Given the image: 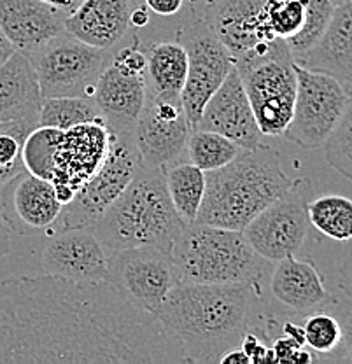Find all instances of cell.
Here are the masks:
<instances>
[{
    "label": "cell",
    "mask_w": 352,
    "mask_h": 364,
    "mask_svg": "<svg viewBox=\"0 0 352 364\" xmlns=\"http://www.w3.org/2000/svg\"><path fill=\"white\" fill-rule=\"evenodd\" d=\"M166 364L183 350L107 280L21 275L0 282V364Z\"/></svg>",
    "instance_id": "1"
},
{
    "label": "cell",
    "mask_w": 352,
    "mask_h": 364,
    "mask_svg": "<svg viewBox=\"0 0 352 364\" xmlns=\"http://www.w3.org/2000/svg\"><path fill=\"white\" fill-rule=\"evenodd\" d=\"M255 294V282H179L154 317L179 345L184 363H219L249 333Z\"/></svg>",
    "instance_id": "2"
},
{
    "label": "cell",
    "mask_w": 352,
    "mask_h": 364,
    "mask_svg": "<svg viewBox=\"0 0 352 364\" xmlns=\"http://www.w3.org/2000/svg\"><path fill=\"white\" fill-rule=\"evenodd\" d=\"M298 182L284 172L270 147L242 149L228 165L206 172V195L195 223L242 231Z\"/></svg>",
    "instance_id": "3"
},
{
    "label": "cell",
    "mask_w": 352,
    "mask_h": 364,
    "mask_svg": "<svg viewBox=\"0 0 352 364\" xmlns=\"http://www.w3.org/2000/svg\"><path fill=\"white\" fill-rule=\"evenodd\" d=\"M186 223L174 208L161 170L139 168L117 200L90 228L109 252L156 247L170 252Z\"/></svg>",
    "instance_id": "4"
},
{
    "label": "cell",
    "mask_w": 352,
    "mask_h": 364,
    "mask_svg": "<svg viewBox=\"0 0 352 364\" xmlns=\"http://www.w3.org/2000/svg\"><path fill=\"white\" fill-rule=\"evenodd\" d=\"M170 254L181 282H256L263 272V257L256 254L242 231L228 228L186 225Z\"/></svg>",
    "instance_id": "5"
},
{
    "label": "cell",
    "mask_w": 352,
    "mask_h": 364,
    "mask_svg": "<svg viewBox=\"0 0 352 364\" xmlns=\"http://www.w3.org/2000/svg\"><path fill=\"white\" fill-rule=\"evenodd\" d=\"M261 134L284 135L293 116L297 97V72L286 41L277 39L267 53L235 63Z\"/></svg>",
    "instance_id": "6"
},
{
    "label": "cell",
    "mask_w": 352,
    "mask_h": 364,
    "mask_svg": "<svg viewBox=\"0 0 352 364\" xmlns=\"http://www.w3.org/2000/svg\"><path fill=\"white\" fill-rule=\"evenodd\" d=\"M141 168L134 135H112L111 151L104 165L75 191L69 202L62 205L58 219L49 233L63 230H81L95 226L98 219L127 189Z\"/></svg>",
    "instance_id": "7"
},
{
    "label": "cell",
    "mask_w": 352,
    "mask_h": 364,
    "mask_svg": "<svg viewBox=\"0 0 352 364\" xmlns=\"http://www.w3.org/2000/svg\"><path fill=\"white\" fill-rule=\"evenodd\" d=\"M146 67V51L134 37L109 60L95 85L92 98L112 135H134L147 95Z\"/></svg>",
    "instance_id": "8"
},
{
    "label": "cell",
    "mask_w": 352,
    "mask_h": 364,
    "mask_svg": "<svg viewBox=\"0 0 352 364\" xmlns=\"http://www.w3.org/2000/svg\"><path fill=\"white\" fill-rule=\"evenodd\" d=\"M28 58L36 68L43 98L92 97L109 62L107 49L93 48L69 32L53 39Z\"/></svg>",
    "instance_id": "9"
},
{
    "label": "cell",
    "mask_w": 352,
    "mask_h": 364,
    "mask_svg": "<svg viewBox=\"0 0 352 364\" xmlns=\"http://www.w3.org/2000/svg\"><path fill=\"white\" fill-rule=\"evenodd\" d=\"M294 72L297 97L284 136L304 149H316L326 142L338 123L351 93L342 82L324 72L310 70L297 62Z\"/></svg>",
    "instance_id": "10"
},
{
    "label": "cell",
    "mask_w": 352,
    "mask_h": 364,
    "mask_svg": "<svg viewBox=\"0 0 352 364\" xmlns=\"http://www.w3.org/2000/svg\"><path fill=\"white\" fill-rule=\"evenodd\" d=\"M107 282L132 305L156 314L170 291L181 282L172 254L156 247L109 252Z\"/></svg>",
    "instance_id": "11"
},
{
    "label": "cell",
    "mask_w": 352,
    "mask_h": 364,
    "mask_svg": "<svg viewBox=\"0 0 352 364\" xmlns=\"http://www.w3.org/2000/svg\"><path fill=\"white\" fill-rule=\"evenodd\" d=\"M188 53V74L181 91V105L189 127L198 123L203 107L233 68V60L203 18H196L181 33Z\"/></svg>",
    "instance_id": "12"
},
{
    "label": "cell",
    "mask_w": 352,
    "mask_h": 364,
    "mask_svg": "<svg viewBox=\"0 0 352 364\" xmlns=\"http://www.w3.org/2000/svg\"><path fill=\"white\" fill-rule=\"evenodd\" d=\"M191 127L181 100L164 98L147 91L146 102L134 130L141 168L161 170L181 161L186 154Z\"/></svg>",
    "instance_id": "13"
},
{
    "label": "cell",
    "mask_w": 352,
    "mask_h": 364,
    "mask_svg": "<svg viewBox=\"0 0 352 364\" xmlns=\"http://www.w3.org/2000/svg\"><path fill=\"white\" fill-rule=\"evenodd\" d=\"M112 134L102 119L62 130L53 163L51 184L60 202H69L79 188L104 165Z\"/></svg>",
    "instance_id": "14"
},
{
    "label": "cell",
    "mask_w": 352,
    "mask_h": 364,
    "mask_svg": "<svg viewBox=\"0 0 352 364\" xmlns=\"http://www.w3.org/2000/svg\"><path fill=\"white\" fill-rule=\"evenodd\" d=\"M267 0H218L207 7L203 20L235 63L247 62L270 49L277 37L265 16Z\"/></svg>",
    "instance_id": "15"
},
{
    "label": "cell",
    "mask_w": 352,
    "mask_h": 364,
    "mask_svg": "<svg viewBox=\"0 0 352 364\" xmlns=\"http://www.w3.org/2000/svg\"><path fill=\"white\" fill-rule=\"evenodd\" d=\"M298 184L261 210L242 230L245 240L263 259L277 263L284 257L294 256L304 245L309 231V218L304 198L294 193Z\"/></svg>",
    "instance_id": "16"
},
{
    "label": "cell",
    "mask_w": 352,
    "mask_h": 364,
    "mask_svg": "<svg viewBox=\"0 0 352 364\" xmlns=\"http://www.w3.org/2000/svg\"><path fill=\"white\" fill-rule=\"evenodd\" d=\"M48 237L41 256L44 273L74 282L107 280L109 254L92 230H63Z\"/></svg>",
    "instance_id": "17"
},
{
    "label": "cell",
    "mask_w": 352,
    "mask_h": 364,
    "mask_svg": "<svg viewBox=\"0 0 352 364\" xmlns=\"http://www.w3.org/2000/svg\"><path fill=\"white\" fill-rule=\"evenodd\" d=\"M51 181L21 172L0 186V207L13 233L49 231L62 212Z\"/></svg>",
    "instance_id": "18"
},
{
    "label": "cell",
    "mask_w": 352,
    "mask_h": 364,
    "mask_svg": "<svg viewBox=\"0 0 352 364\" xmlns=\"http://www.w3.org/2000/svg\"><path fill=\"white\" fill-rule=\"evenodd\" d=\"M195 128L225 135L242 149H255L263 144L265 135L261 134L237 68L230 70L223 85L209 98Z\"/></svg>",
    "instance_id": "19"
},
{
    "label": "cell",
    "mask_w": 352,
    "mask_h": 364,
    "mask_svg": "<svg viewBox=\"0 0 352 364\" xmlns=\"http://www.w3.org/2000/svg\"><path fill=\"white\" fill-rule=\"evenodd\" d=\"M65 18L44 0H0V30L14 51L26 56L65 33Z\"/></svg>",
    "instance_id": "20"
},
{
    "label": "cell",
    "mask_w": 352,
    "mask_h": 364,
    "mask_svg": "<svg viewBox=\"0 0 352 364\" xmlns=\"http://www.w3.org/2000/svg\"><path fill=\"white\" fill-rule=\"evenodd\" d=\"M270 289L281 305L297 314L328 310L335 301L324 287V280L314 263L287 256L277 261L272 273Z\"/></svg>",
    "instance_id": "21"
},
{
    "label": "cell",
    "mask_w": 352,
    "mask_h": 364,
    "mask_svg": "<svg viewBox=\"0 0 352 364\" xmlns=\"http://www.w3.org/2000/svg\"><path fill=\"white\" fill-rule=\"evenodd\" d=\"M130 0H81L65 18V30L75 39L100 49H111L127 36Z\"/></svg>",
    "instance_id": "22"
},
{
    "label": "cell",
    "mask_w": 352,
    "mask_h": 364,
    "mask_svg": "<svg viewBox=\"0 0 352 364\" xmlns=\"http://www.w3.org/2000/svg\"><path fill=\"white\" fill-rule=\"evenodd\" d=\"M297 63L331 75L352 93V0L335 7L324 36Z\"/></svg>",
    "instance_id": "23"
},
{
    "label": "cell",
    "mask_w": 352,
    "mask_h": 364,
    "mask_svg": "<svg viewBox=\"0 0 352 364\" xmlns=\"http://www.w3.org/2000/svg\"><path fill=\"white\" fill-rule=\"evenodd\" d=\"M36 68L23 53L14 51L0 65V123L2 121H36L43 105Z\"/></svg>",
    "instance_id": "24"
},
{
    "label": "cell",
    "mask_w": 352,
    "mask_h": 364,
    "mask_svg": "<svg viewBox=\"0 0 352 364\" xmlns=\"http://www.w3.org/2000/svg\"><path fill=\"white\" fill-rule=\"evenodd\" d=\"M147 91L181 100L188 74V53L181 43H158L146 49Z\"/></svg>",
    "instance_id": "25"
},
{
    "label": "cell",
    "mask_w": 352,
    "mask_h": 364,
    "mask_svg": "<svg viewBox=\"0 0 352 364\" xmlns=\"http://www.w3.org/2000/svg\"><path fill=\"white\" fill-rule=\"evenodd\" d=\"M164 176L174 208L186 225H193L206 195V172L189 161H177L165 168Z\"/></svg>",
    "instance_id": "26"
},
{
    "label": "cell",
    "mask_w": 352,
    "mask_h": 364,
    "mask_svg": "<svg viewBox=\"0 0 352 364\" xmlns=\"http://www.w3.org/2000/svg\"><path fill=\"white\" fill-rule=\"evenodd\" d=\"M309 225L336 242L352 240V200L342 195H321L305 203Z\"/></svg>",
    "instance_id": "27"
},
{
    "label": "cell",
    "mask_w": 352,
    "mask_h": 364,
    "mask_svg": "<svg viewBox=\"0 0 352 364\" xmlns=\"http://www.w3.org/2000/svg\"><path fill=\"white\" fill-rule=\"evenodd\" d=\"M240 151L242 147L233 140L226 139L225 135L193 128L188 139L186 156L189 163L202 168L203 172H210V170H218L228 165L232 159L238 156Z\"/></svg>",
    "instance_id": "28"
},
{
    "label": "cell",
    "mask_w": 352,
    "mask_h": 364,
    "mask_svg": "<svg viewBox=\"0 0 352 364\" xmlns=\"http://www.w3.org/2000/svg\"><path fill=\"white\" fill-rule=\"evenodd\" d=\"M98 119H102V116L92 97L44 98L39 112V127L56 130H69L78 124Z\"/></svg>",
    "instance_id": "29"
},
{
    "label": "cell",
    "mask_w": 352,
    "mask_h": 364,
    "mask_svg": "<svg viewBox=\"0 0 352 364\" xmlns=\"http://www.w3.org/2000/svg\"><path fill=\"white\" fill-rule=\"evenodd\" d=\"M36 121H2L0 123V186L25 172L23 147Z\"/></svg>",
    "instance_id": "30"
},
{
    "label": "cell",
    "mask_w": 352,
    "mask_h": 364,
    "mask_svg": "<svg viewBox=\"0 0 352 364\" xmlns=\"http://www.w3.org/2000/svg\"><path fill=\"white\" fill-rule=\"evenodd\" d=\"M333 11H335V6L329 0H306L302 28L286 41L294 62L319 43L321 37L326 32L329 21H331Z\"/></svg>",
    "instance_id": "31"
},
{
    "label": "cell",
    "mask_w": 352,
    "mask_h": 364,
    "mask_svg": "<svg viewBox=\"0 0 352 364\" xmlns=\"http://www.w3.org/2000/svg\"><path fill=\"white\" fill-rule=\"evenodd\" d=\"M62 130L49 127H36L25 140L23 163L25 170L41 179L51 181L56 146Z\"/></svg>",
    "instance_id": "32"
},
{
    "label": "cell",
    "mask_w": 352,
    "mask_h": 364,
    "mask_svg": "<svg viewBox=\"0 0 352 364\" xmlns=\"http://www.w3.org/2000/svg\"><path fill=\"white\" fill-rule=\"evenodd\" d=\"M304 341L316 355H331L342 345V328L335 314L316 310L302 324Z\"/></svg>",
    "instance_id": "33"
},
{
    "label": "cell",
    "mask_w": 352,
    "mask_h": 364,
    "mask_svg": "<svg viewBox=\"0 0 352 364\" xmlns=\"http://www.w3.org/2000/svg\"><path fill=\"white\" fill-rule=\"evenodd\" d=\"M323 146L329 165L352 181V93L338 123L335 124Z\"/></svg>",
    "instance_id": "34"
},
{
    "label": "cell",
    "mask_w": 352,
    "mask_h": 364,
    "mask_svg": "<svg viewBox=\"0 0 352 364\" xmlns=\"http://www.w3.org/2000/svg\"><path fill=\"white\" fill-rule=\"evenodd\" d=\"M306 0H267L265 16L270 32L277 39L287 41L302 28Z\"/></svg>",
    "instance_id": "35"
},
{
    "label": "cell",
    "mask_w": 352,
    "mask_h": 364,
    "mask_svg": "<svg viewBox=\"0 0 352 364\" xmlns=\"http://www.w3.org/2000/svg\"><path fill=\"white\" fill-rule=\"evenodd\" d=\"M335 309L333 314H335L336 318L340 322V328H342V347L346 355H343V361L352 363V301H343L338 303L335 301L331 303Z\"/></svg>",
    "instance_id": "36"
},
{
    "label": "cell",
    "mask_w": 352,
    "mask_h": 364,
    "mask_svg": "<svg viewBox=\"0 0 352 364\" xmlns=\"http://www.w3.org/2000/svg\"><path fill=\"white\" fill-rule=\"evenodd\" d=\"M147 11L161 18H172L183 11L186 0H142Z\"/></svg>",
    "instance_id": "37"
},
{
    "label": "cell",
    "mask_w": 352,
    "mask_h": 364,
    "mask_svg": "<svg viewBox=\"0 0 352 364\" xmlns=\"http://www.w3.org/2000/svg\"><path fill=\"white\" fill-rule=\"evenodd\" d=\"M11 238H13V230L7 225L2 207H0V259H4L11 252Z\"/></svg>",
    "instance_id": "38"
},
{
    "label": "cell",
    "mask_w": 352,
    "mask_h": 364,
    "mask_svg": "<svg viewBox=\"0 0 352 364\" xmlns=\"http://www.w3.org/2000/svg\"><path fill=\"white\" fill-rule=\"evenodd\" d=\"M340 287H342L343 293H347L352 298V252L346 257L342 268H340Z\"/></svg>",
    "instance_id": "39"
},
{
    "label": "cell",
    "mask_w": 352,
    "mask_h": 364,
    "mask_svg": "<svg viewBox=\"0 0 352 364\" xmlns=\"http://www.w3.org/2000/svg\"><path fill=\"white\" fill-rule=\"evenodd\" d=\"M151 16L149 11H147L146 6L132 7L130 9V25L135 26V28H144L146 25H149Z\"/></svg>",
    "instance_id": "40"
},
{
    "label": "cell",
    "mask_w": 352,
    "mask_h": 364,
    "mask_svg": "<svg viewBox=\"0 0 352 364\" xmlns=\"http://www.w3.org/2000/svg\"><path fill=\"white\" fill-rule=\"evenodd\" d=\"M13 53H14L13 44H11L9 41H7V37L4 36V32H2V30H0V65H2V63L6 62V60L9 58V56L13 55Z\"/></svg>",
    "instance_id": "41"
},
{
    "label": "cell",
    "mask_w": 352,
    "mask_h": 364,
    "mask_svg": "<svg viewBox=\"0 0 352 364\" xmlns=\"http://www.w3.org/2000/svg\"><path fill=\"white\" fill-rule=\"evenodd\" d=\"M44 2L51 4V6L58 7L60 11H63V13L69 14L79 6V2H81V0H44Z\"/></svg>",
    "instance_id": "42"
},
{
    "label": "cell",
    "mask_w": 352,
    "mask_h": 364,
    "mask_svg": "<svg viewBox=\"0 0 352 364\" xmlns=\"http://www.w3.org/2000/svg\"><path fill=\"white\" fill-rule=\"evenodd\" d=\"M200 2L206 4V7H210V6H214V4L218 2V0H200Z\"/></svg>",
    "instance_id": "43"
},
{
    "label": "cell",
    "mask_w": 352,
    "mask_h": 364,
    "mask_svg": "<svg viewBox=\"0 0 352 364\" xmlns=\"http://www.w3.org/2000/svg\"><path fill=\"white\" fill-rule=\"evenodd\" d=\"M329 2L333 4V6H340V4H343V2H347V0H329Z\"/></svg>",
    "instance_id": "44"
}]
</instances>
